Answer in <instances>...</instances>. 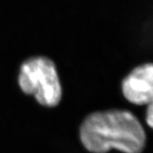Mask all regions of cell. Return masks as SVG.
Returning a JSON list of instances; mask_svg holds the SVG:
<instances>
[{
    "instance_id": "6da1fadb",
    "label": "cell",
    "mask_w": 153,
    "mask_h": 153,
    "mask_svg": "<svg viewBox=\"0 0 153 153\" xmlns=\"http://www.w3.org/2000/svg\"><path fill=\"white\" fill-rule=\"evenodd\" d=\"M80 138L86 149L93 153H106L111 149L124 153H140L146 141L138 119L125 110L90 114L82 124Z\"/></svg>"
},
{
    "instance_id": "7a4b0ae2",
    "label": "cell",
    "mask_w": 153,
    "mask_h": 153,
    "mask_svg": "<svg viewBox=\"0 0 153 153\" xmlns=\"http://www.w3.org/2000/svg\"><path fill=\"white\" fill-rule=\"evenodd\" d=\"M25 94L33 95L39 104L53 107L60 103L62 87L54 62L46 57H34L23 62L18 76Z\"/></svg>"
},
{
    "instance_id": "3957f363",
    "label": "cell",
    "mask_w": 153,
    "mask_h": 153,
    "mask_svg": "<svg viewBox=\"0 0 153 153\" xmlns=\"http://www.w3.org/2000/svg\"><path fill=\"white\" fill-rule=\"evenodd\" d=\"M122 91L134 104L148 105L153 101V64L138 66L122 82Z\"/></svg>"
},
{
    "instance_id": "277c9868",
    "label": "cell",
    "mask_w": 153,
    "mask_h": 153,
    "mask_svg": "<svg viewBox=\"0 0 153 153\" xmlns=\"http://www.w3.org/2000/svg\"><path fill=\"white\" fill-rule=\"evenodd\" d=\"M146 121L148 126L153 129V101L148 104L146 114Z\"/></svg>"
}]
</instances>
